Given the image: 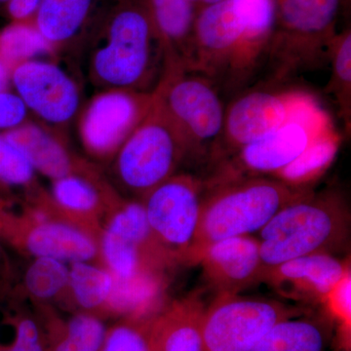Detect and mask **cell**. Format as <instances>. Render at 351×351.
Here are the masks:
<instances>
[{
    "label": "cell",
    "mask_w": 351,
    "mask_h": 351,
    "mask_svg": "<svg viewBox=\"0 0 351 351\" xmlns=\"http://www.w3.org/2000/svg\"><path fill=\"white\" fill-rule=\"evenodd\" d=\"M308 191L271 177L204 184L199 221L188 263L193 265L198 254L214 242L260 232L279 210Z\"/></svg>",
    "instance_id": "6da1fadb"
},
{
    "label": "cell",
    "mask_w": 351,
    "mask_h": 351,
    "mask_svg": "<svg viewBox=\"0 0 351 351\" xmlns=\"http://www.w3.org/2000/svg\"><path fill=\"white\" fill-rule=\"evenodd\" d=\"M350 226L348 204L339 193L309 191L279 210L258 232L263 272L293 258L343 250Z\"/></svg>",
    "instance_id": "7a4b0ae2"
},
{
    "label": "cell",
    "mask_w": 351,
    "mask_h": 351,
    "mask_svg": "<svg viewBox=\"0 0 351 351\" xmlns=\"http://www.w3.org/2000/svg\"><path fill=\"white\" fill-rule=\"evenodd\" d=\"M166 66V51L145 0H121L108 21L105 44L95 53L92 73L112 89L149 91Z\"/></svg>",
    "instance_id": "3957f363"
},
{
    "label": "cell",
    "mask_w": 351,
    "mask_h": 351,
    "mask_svg": "<svg viewBox=\"0 0 351 351\" xmlns=\"http://www.w3.org/2000/svg\"><path fill=\"white\" fill-rule=\"evenodd\" d=\"M341 140L326 110L313 96L282 125L216 164L204 184L246 177H279L318 145Z\"/></svg>",
    "instance_id": "277c9868"
},
{
    "label": "cell",
    "mask_w": 351,
    "mask_h": 351,
    "mask_svg": "<svg viewBox=\"0 0 351 351\" xmlns=\"http://www.w3.org/2000/svg\"><path fill=\"white\" fill-rule=\"evenodd\" d=\"M265 59L247 34V21L237 0H223L198 11L189 71L216 86L239 88Z\"/></svg>",
    "instance_id": "5b68a950"
},
{
    "label": "cell",
    "mask_w": 351,
    "mask_h": 351,
    "mask_svg": "<svg viewBox=\"0 0 351 351\" xmlns=\"http://www.w3.org/2000/svg\"><path fill=\"white\" fill-rule=\"evenodd\" d=\"M341 0H277L267 61L274 80L329 61Z\"/></svg>",
    "instance_id": "8992f818"
},
{
    "label": "cell",
    "mask_w": 351,
    "mask_h": 351,
    "mask_svg": "<svg viewBox=\"0 0 351 351\" xmlns=\"http://www.w3.org/2000/svg\"><path fill=\"white\" fill-rule=\"evenodd\" d=\"M152 95L181 134L188 158L213 162L226 112L216 84L200 73L167 63Z\"/></svg>",
    "instance_id": "52a82bcc"
},
{
    "label": "cell",
    "mask_w": 351,
    "mask_h": 351,
    "mask_svg": "<svg viewBox=\"0 0 351 351\" xmlns=\"http://www.w3.org/2000/svg\"><path fill=\"white\" fill-rule=\"evenodd\" d=\"M184 158L181 134L154 97L147 117L115 154V174L124 188L143 198L174 176Z\"/></svg>",
    "instance_id": "ba28073f"
},
{
    "label": "cell",
    "mask_w": 351,
    "mask_h": 351,
    "mask_svg": "<svg viewBox=\"0 0 351 351\" xmlns=\"http://www.w3.org/2000/svg\"><path fill=\"white\" fill-rule=\"evenodd\" d=\"M304 313L276 300L216 295L203 315V351H252L276 322Z\"/></svg>",
    "instance_id": "9c48e42d"
},
{
    "label": "cell",
    "mask_w": 351,
    "mask_h": 351,
    "mask_svg": "<svg viewBox=\"0 0 351 351\" xmlns=\"http://www.w3.org/2000/svg\"><path fill=\"white\" fill-rule=\"evenodd\" d=\"M204 184L191 174H175L141 198L154 239L173 265L188 263Z\"/></svg>",
    "instance_id": "30bf717a"
},
{
    "label": "cell",
    "mask_w": 351,
    "mask_h": 351,
    "mask_svg": "<svg viewBox=\"0 0 351 351\" xmlns=\"http://www.w3.org/2000/svg\"><path fill=\"white\" fill-rule=\"evenodd\" d=\"M34 258L64 263L93 262L99 258V239L89 230L43 209L17 215L0 203V239Z\"/></svg>",
    "instance_id": "8fae6325"
},
{
    "label": "cell",
    "mask_w": 351,
    "mask_h": 351,
    "mask_svg": "<svg viewBox=\"0 0 351 351\" xmlns=\"http://www.w3.org/2000/svg\"><path fill=\"white\" fill-rule=\"evenodd\" d=\"M313 95L301 90L252 91L226 108L223 135L213 162L232 156L290 119Z\"/></svg>",
    "instance_id": "7c38bea8"
},
{
    "label": "cell",
    "mask_w": 351,
    "mask_h": 351,
    "mask_svg": "<svg viewBox=\"0 0 351 351\" xmlns=\"http://www.w3.org/2000/svg\"><path fill=\"white\" fill-rule=\"evenodd\" d=\"M154 103L152 93L112 89L99 95L83 115L80 135L88 152L99 158L115 156L140 125Z\"/></svg>",
    "instance_id": "4fadbf2b"
},
{
    "label": "cell",
    "mask_w": 351,
    "mask_h": 351,
    "mask_svg": "<svg viewBox=\"0 0 351 351\" xmlns=\"http://www.w3.org/2000/svg\"><path fill=\"white\" fill-rule=\"evenodd\" d=\"M11 80L25 107L45 121L66 123L77 112L78 88L56 64L29 60L11 71Z\"/></svg>",
    "instance_id": "5bb4252c"
},
{
    "label": "cell",
    "mask_w": 351,
    "mask_h": 351,
    "mask_svg": "<svg viewBox=\"0 0 351 351\" xmlns=\"http://www.w3.org/2000/svg\"><path fill=\"white\" fill-rule=\"evenodd\" d=\"M203 276L216 295H239L262 282L260 242L252 235L230 237L208 245L195 258Z\"/></svg>",
    "instance_id": "9a60e30c"
},
{
    "label": "cell",
    "mask_w": 351,
    "mask_h": 351,
    "mask_svg": "<svg viewBox=\"0 0 351 351\" xmlns=\"http://www.w3.org/2000/svg\"><path fill=\"white\" fill-rule=\"evenodd\" d=\"M350 263L330 254L293 258L263 272L267 283L284 299L321 304L336 284L350 271Z\"/></svg>",
    "instance_id": "2e32d148"
},
{
    "label": "cell",
    "mask_w": 351,
    "mask_h": 351,
    "mask_svg": "<svg viewBox=\"0 0 351 351\" xmlns=\"http://www.w3.org/2000/svg\"><path fill=\"white\" fill-rule=\"evenodd\" d=\"M205 307L196 294L166 302L152 321L151 351H203Z\"/></svg>",
    "instance_id": "e0dca14e"
},
{
    "label": "cell",
    "mask_w": 351,
    "mask_h": 351,
    "mask_svg": "<svg viewBox=\"0 0 351 351\" xmlns=\"http://www.w3.org/2000/svg\"><path fill=\"white\" fill-rule=\"evenodd\" d=\"M166 51V63L191 69L197 10L189 0H145Z\"/></svg>",
    "instance_id": "ac0fdd59"
},
{
    "label": "cell",
    "mask_w": 351,
    "mask_h": 351,
    "mask_svg": "<svg viewBox=\"0 0 351 351\" xmlns=\"http://www.w3.org/2000/svg\"><path fill=\"white\" fill-rule=\"evenodd\" d=\"M3 134L24 154L34 171L53 181L73 174V159L69 152L40 127L22 124Z\"/></svg>",
    "instance_id": "d6986e66"
},
{
    "label": "cell",
    "mask_w": 351,
    "mask_h": 351,
    "mask_svg": "<svg viewBox=\"0 0 351 351\" xmlns=\"http://www.w3.org/2000/svg\"><path fill=\"white\" fill-rule=\"evenodd\" d=\"M38 324L46 351H99L108 330L104 318L82 311L66 320L48 315Z\"/></svg>",
    "instance_id": "ffe728a7"
},
{
    "label": "cell",
    "mask_w": 351,
    "mask_h": 351,
    "mask_svg": "<svg viewBox=\"0 0 351 351\" xmlns=\"http://www.w3.org/2000/svg\"><path fill=\"white\" fill-rule=\"evenodd\" d=\"M332 327L326 318H286L274 325L252 351H326Z\"/></svg>",
    "instance_id": "44dd1931"
},
{
    "label": "cell",
    "mask_w": 351,
    "mask_h": 351,
    "mask_svg": "<svg viewBox=\"0 0 351 351\" xmlns=\"http://www.w3.org/2000/svg\"><path fill=\"white\" fill-rule=\"evenodd\" d=\"M52 196L58 209L63 212L64 219L93 234L98 232L95 226L104 209V198L89 180L75 174L55 180Z\"/></svg>",
    "instance_id": "7402d4cb"
},
{
    "label": "cell",
    "mask_w": 351,
    "mask_h": 351,
    "mask_svg": "<svg viewBox=\"0 0 351 351\" xmlns=\"http://www.w3.org/2000/svg\"><path fill=\"white\" fill-rule=\"evenodd\" d=\"M96 0H41L32 23L51 45L66 43L83 29Z\"/></svg>",
    "instance_id": "603a6c76"
},
{
    "label": "cell",
    "mask_w": 351,
    "mask_h": 351,
    "mask_svg": "<svg viewBox=\"0 0 351 351\" xmlns=\"http://www.w3.org/2000/svg\"><path fill=\"white\" fill-rule=\"evenodd\" d=\"M91 263H71L68 290L80 311L104 318L112 293L113 277L104 265Z\"/></svg>",
    "instance_id": "cb8c5ba5"
},
{
    "label": "cell",
    "mask_w": 351,
    "mask_h": 351,
    "mask_svg": "<svg viewBox=\"0 0 351 351\" xmlns=\"http://www.w3.org/2000/svg\"><path fill=\"white\" fill-rule=\"evenodd\" d=\"M329 61L332 75L325 92L336 99L339 115L345 123L346 131L350 133L351 124V32L346 29L337 34L330 48Z\"/></svg>",
    "instance_id": "d4e9b609"
},
{
    "label": "cell",
    "mask_w": 351,
    "mask_h": 351,
    "mask_svg": "<svg viewBox=\"0 0 351 351\" xmlns=\"http://www.w3.org/2000/svg\"><path fill=\"white\" fill-rule=\"evenodd\" d=\"M51 48L32 22H13L0 31V60L10 71Z\"/></svg>",
    "instance_id": "484cf974"
},
{
    "label": "cell",
    "mask_w": 351,
    "mask_h": 351,
    "mask_svg": "<svg viewBox=\"0 0 351 351\" xmlns=\"http://www.w3.org/2000/svg\"><path fill=\"white\" fill-rule=\"evenodd\" d=\"M69 267L53 258H34L25 271V287L38 301H49L68 291Z\"/></svg>",
    "instance_id": "4316f807"
},
{
    "label": "cell",
    "mask_w": 351,
    "mask_h": 351,
    "mask_svg": "<svg viewBox=\"0 0 351 351\" xmlns=\"http://www.w3.org/2000/svg\"><path fill=\"white\" fill-rule=\"evenodd\" d=\"M156 315L119 318L108 327L99 351H151L152 325Z\"/></svg>",
    "instance_id": "83f0119b"
},
{
    "label": "cell",
    "mask_w": 351,
    "mask_h": 351,
    "mask_svg": "<svg viewBox=\"0 0 351 351\" xmlns=\"http://www.w3.org/2000/svg\"><path fill=\"white\" fill-rule=\"evenodd\" d=\"M332 322L338 323L341 343L350 350L351 332V272H346L322 302Z\"/></svg>",
    "instance_id": "f1b7e54d"
},
{
    "label": "cell",
    "mask_w": 351,
    "mask_h": 351,
    "mask_svg": "<svg viewBox=\"0 0 351 351\" xmlns=\"http://www.w3.org/2000/svg\"><path fill=\"white\" fill-rule=\"evenodd\" d=\"M34 176V167L24 154L3 133L0 134V182L8 186H27Z\"/></svg>",
    "instance_id": "f546056e"
},
{
    "label": "cell",
    "mask_w": 351,
    "mask_h": 351,
    "mask_svg": "<svg viewBox=\"0 0 351 351\" xmlns=\"http://www.w3.org/2000/svg\"><path fill=\"white\" fill-rule=\"evenodd\" d=\"M247 21L249 36L269 45L274 23V0H237Z\"/></svg>",
    "instance_id": "4dcf8cb0"
},
{
    "label": "cell",
    "mask_w": 351,
    "mask_h": 351,
    "mask_svg": "<svg viewBox=\"0 0 351 351\" xmlns=\"http://www.w3.org/2000/svg\"><path fill=\"white\" fill-rule=\"evenodd\" d=\"M12 341L0 345V351H46L38 321L23 316L13 324Z\"/></svg>",
    "instance_id": "1f68e13d"
},
{
    "label": "cell",
    "mask_w": 351,
    "mask_h": 351,
    "mask_svg": "<svg viewBox=\"0 0 351 351\" xmlns=\"http://www.w3.org/2000/svg\"><path fill=\"white\" fill-rule=\"evenodd\" d=\"M27 110L17 94L0 92V129L11 130L22 125L27 117Z\"/></svg>",
    "instance_id": "d6a6232c"
},
{
    "label": "cell",
    "mask_w": 351,
    "mask_h": 351,
    "mask_svg": "<svg viewBox=\"0 0 351 351\" xmlns=\"http://www.w3.org/2000/svg\"><path fill=\"white\" fill-rule=\"evenodd\" d=\"M41 0H10L7 12L13 22H32Z\"/></svg>",
    "instance_id": "836d02e7"
},
{
    "label": "cell",
    "mask_w": 351,
    "mask_h": 351,
    "mask_svg": "<svg viewBox=\"0 0 351 351\" xmlns=\"http://www.w3.org/2000/svg\"><path fill=\"white\" fill-rule=\"evenodd\" d=\"M7 277H8V265H7L5 254H4L1 243H0V291L5 284Z\"/></svg>",
    "instance_id": "e575fe53"
},
{
    "label": "cell",
    "mask_w": 351,
    "mask_h": 351,
    "mask_svg": "<svg viewBox=\"0 0 351 351\" xmlns=\"http://www.w3.org/2000/svg\"><path fill=\"white\" fill-rule=\"evenodd\" d=\"M10 73L8 66L0 60V92L6 91Z\"/></svg>",
    "instance_id": "d590c367"
},
{
    "label": "cell",
    "mask_w": 351,
    "mask_h": 351,
    "mask_svg": "<svg viewBox=\"0 0 351 351\" xmlns=\"http://www.w3.org/2000/svg\"><path fill=\"white\" fill-rule=\"evenodd\" d=\"M189 1L191 2V4H193V5L195 7L196 10H197L198 5H202V7H201V9H203L205 8V7L219 3V2L223 1V0H189Z\"/></svg>",
    "instance_id": "8d00e7d4"
},
{
    "label": "cell",
    "mask_w": 351,
    "mask_h": 351,
    "mask_svg": "<svg viewBox=\"0 0 351 351\" xmlns=\"http://www.w3.org/2000/svg\"><path fill=\"white\" fill-rule=\"evenodd\" d=\"M9 1H10V0H0V4H6L7 5Z\"/></svg>",
    "instance_id": "74e56055"
},
{
    "label": "cell",
    "mask_w": 351,
    "mask_h": 351,
    "mask_svg": "<svg viewBox=\"0 0 351 351\" xmlns=\"http://www.w3.org/2000/svg\"><path fill=\"white\" fill-rule=\"evenodd\" d=\"M348 1V0H345V2Z\"/></svg>",
    "instance_id": "f35d334b"
}]
</instances>
